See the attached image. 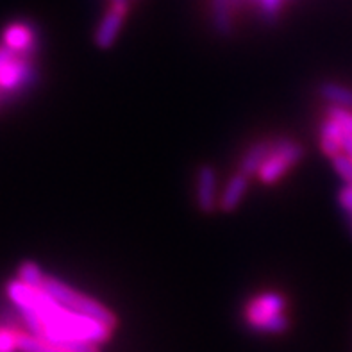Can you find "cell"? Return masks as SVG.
<instances>
[{
    "label": "cell",
    "mask_w": 352,
    "mask_h": 352,
    "mask_svg": "<svg viewBox=\"0 0 352 352\" xmlns=\"http://www.w3.org/2000/svg\"><path fill=\"white\" fill-rule=\"evenodd\" d=\"M344 133L342 125L331 116L320 125V148L327 157H335L344 152Z\"/></svg>",
    "instance_id": "cell-9"
},
{
    "label": "cell",
    "mask_w": 352,
    "mask_h": 352,
    "mask_svg": "<svg viewBox=\"0 0 352 352\" xmlns=\"http://www.w3.org/2000/svg\"><path fill=\"white\" fill-rule=\"evenodd\" d=\"M270 152H272V143H254V145L245 152V156L241 157L240 170H238V172L249 175V177L250 175L258 174L259 168L263 166V163L268 160V156H270Z\"/></svg>",
    "instance_id": "cell-10"
},
{
    "label": "cell",
    "mask_w": 352,
    "mask_h": 352,
    "mask_svg": "<svg viewBox=\"0 0 352 352\" xmlns=\"http://www.w3.org/2000/svg\"><path fill=\"white\" fill-rule=\"evenodd\" d=\"M327 116H331L333 120L338 122L345 133L352 134V111H351V109H344V107H333V106H331L329 111H327Z\"/></svg>",
    "instance_id": "cell-17"
},
{
    "label": "cell",
    "mask_w": 352,
    "mask_h": 352,
    "mask_svg": "<svg viewBox=\"0 0 352 352\" xmlns=\"http://www.w3.org/2000/svg\"><path fill=\"white\" fill-rule=\"evenodd\" d=\"M127 11H129V6H109V9H107L106 13H104V16L100 18V22H98L97 25V31H95L94 34V41L98 49L107 50L115 45L116 38H118L122 27H124Z\"/></svg>",
    "instance_id": "cell-4"
},
{
    "label": "cell",
    "mask_w": 352,
    "mask_h": 352,
    "mask_svg": "<svg viewBox=\"0 0 352 352\" xmlns=\"http://www.w3.org/2000/svg\"><path fill=\"white\" fill-rule=\"evenodd\" d=\"M195 201L199 210L206 214H211L219 208V175L217 170L210 165H204L197 172Z\"/></svg>",
    "instance_id": "cell-5"
},
{
    "label": "cell",
    "mask_w": 352,
    "mask_h": 352,
    "mask_svg": "<svg viewBox=\"0 0 352 352\" xmlns=\"http://www.w3.org/2000/svg\"><path fill=\"white\" fill-rule=\"evenodd\" d=\"M32 80H34V72L31 63L22 58V54H16L11 61L0 67V89L6 94L18 91Z\"/></svg>",
    "instance_id": "cell-6"
},
{
    "label": "cell",
    "mask_w": 352,
    "mask_h": 352,
    "mask_svg": "<svg viewBox=\"0 0 352 352\" xmlns=\"http://www.w3.org/2000/svg\"><path fill=\"white\" fill-rule=\"evenodd\" d=\"M18 336H20V329L0 327V352H20Z\"/></svg>",
    "instance_id": "cell-16"
},
{
    "label": "cell",
    "mask_w": 352,
    "mask_h": 352,
    "mask_svg": "<svg viewBox=\"0 0 352 352\" xmlns=\"http://www.w3.org/2000/svg\"><path fill=\"white\" fill-rule=\"evenodd\" d=\"M111 4H118V6H129V0H111Z\"/></svg>",
    "instance_id": "cell-20"
},
{
    "label": "cell",
    "mask_w": 352,
    "mask_h": 352,
    "mask_svg": "<svg viewBox=\"0 0 352 352\" xmlns=\"http://www.w3.org/2000/svg\"><path fill=\"white\" fill-rule=\"evenodd\" d=\"M320 97L329 102L333 107H344V109H352V89L338 82H322L318 88Z\"/></svg>",
    "instance_id": "cell-12"
},
{
    "label": "cell",
    "mask_w": 352,
    "mask_h": 352,
    "mask_svg": "<svg viewBox=\"0 0 352 352\" xmlns=\"http://www.w3.org/2000/svg\"><path fill=\"white\" fill-rule=\"evenodd\" d=\"M331 163H333V168H335L336 174L344 179L345 184H352V160L342 152L338 156L331 157Z\"/></svg>",
    "instance_id": "cell-15"
},
{
    "label": "cell",
    "mask_w": 352,
    "mask_h": 352,
    "mask_svg": "<svg viewBox=\"0 0 352 352\" xmlns=\"http://www.w3.org/2000/svg\"><path fill=\"white\" fill-rule=\"evenodd\" d=\"M232 0H211V22L214 31L220 36H229L232 32V16H234Z\"/></svg>",
    "instance_id": "cell-11"
},
{
    "label": "cell",
    "mask_w": 352,
    "mask_h": 352,
    "mask_svg": "<svg viewBox=\"0 0 352 352\" xmlns=\"http://www.w3.org/2000/svg\"><path fill=\"white\" fill-rule=\"evenodd\" d=\"M302 157V145L294 140H279V142L272 143V152L258 172L259 181L263 184H276Z\"/></svg>",
    "instance_id": "cell-3"
},
{
    "label": "cell",
    "mask_w": 352,
    "mask_h": 352,
    "mask_svg": "<svg viewBox=\"0 0 352 352\" xmlns=\"http://www.w3.org/2000/svg\"><path fill=\"white\" fill-rule=\"evenodd\" d=\"M338 204L347 214L352 217V184H345L338 192Z\"/></svg>",
    "instance_id": "cell-18"
},
{
    "label": "cell",
    "mask_w": 352,
    "mask_h": 352,
    "mask_svg": "<svg viewBox=\"0 0 352 352\" xmlns=\"http://www.w3.org/2000/svg\"><path fill=\"white\" fill-rule=\"evenodd\" d=\"M2 43L8 45L9 49H13L14 52L29 54L34 50L36 32L31 25L23 22L9 23L4 29V34H2Z\"/></svg>",
    "instance_id": "cell-7"
},
{
    "label": "cell",
    "mask_w": 352,
    "mask_h": 352,
    "mask_svg": "<svg viewBox=\"0 0 352 352\" xmlns=\"http://www.w3.org/2000/svg\"><path fill=\"white\" fill-rule=\"evenodd\" d=\"M344 152L352 160V134L344 133Z\"/></svg>",
    "instance_id": "cell-19"
},
{
    "label": "cell",
    "mask_w": 352,
    "mask_h": 352,
    "mask_svg": "<svg viewBox=\"0 0 352 352\" xmlns=\"http://www.w3.org/2000/svg\"><path fill=\"white\" fill-rule=\"evenodd\" d=\"M40 288L47 292L54 300H58V302L61 304V306H65V308H70L74 309V311L85 313V315H88V317L104 322V324H107V326H111V327L116 326V317L106 308V306H104V304L91 299V297H88V295L74 290L72 286L65 285V283L56 279V277L45 276Z\"/></svg>",
    "instance_id": "cell-2"
},
{
    "label": "cell",
    "mask_w": 352,
    "mask_h": 352,
    "mask_svg": "<svg viewBox=\"0 0 352 352\" xmlns=\"http://www.w3.org/2000/svg\"><path fill=\"white\" fill-rule=\"evenodd\" d=\"M286 300L277 292H265L247 302L243 317L247 326L258 333L267 335H281L290 327V320L286 317Z\"/></svg>",
    "instance_id": "cell-1"
},
{
    "label": "cell",
    "mask_w": 352,
    "mask_h": 352,
    "mask_svg": "<svg viewBox=\"0 0 352 352\" xmlns=\"http://www.w3.org/2000/svg\"><path fill=\"white\" fill-rule=\"evenodd\" d=\"M18 349L20 352H68L67 349L54 345L40 336L32 335L29 331H20L18 336Z\"/></svg>",
    "instance_id": "cell-13"
},
{
    "label": "cell",
    "mask_w": 352,
    "mask_h": 352,
    "mask_svg": "<svg viewBox=\"0 0 352 352\" xmlns=\"http://www.w3.org/2000/svg\"><path fill=\"white\" fill-rule=\"evenodd\" d=\"M249 175L238 174L232 175L228 181L226 188H223L222 195L219 199V210H222L223 213H231L240 206V202L243 201L247 190H249Z\"/></svg>",
    "instance_id": "cell-8"
},
{
    "label": "cell",
    "mask_w": 352,
    "mask_h": 352,
    "mask_svg": "<svg viewBox=\"0 0 352 352\" xmlns=\"http://www.w3.org/2000/svg\"><path fill=\"white\" fill-rule=\"evenodd\" d=\"M43 270H41L34 261H23V263L20 265V268H18V281L25 283V285L36 286V288H38V286L43 283Z\"/></svg>",
    "instance_id": "cell-14"
}]
</instances>
